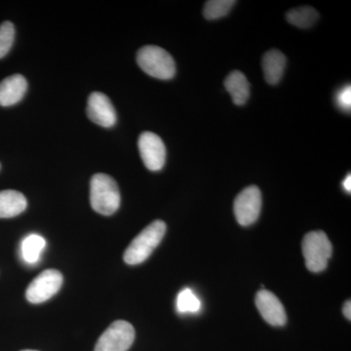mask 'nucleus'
<instances>
[{
  "mask_svg": "<svg viewBox=\"0 0 351 351\" xmlns=\"http://www.w3.org/2000/svg\"><path fill=\"white\" fill-rule=\"evenodd\" d=\"M90 202L97 213L110 216L120 206V191L117 182L107 174H96L90 184Z\"/></svg>",
  "mask_w": 351,
  "mask_h": 351,
  "instance_id": "f257e3e1",
  "label": "nucleus"
},
{
  "mask_svg": "<svg viewBox=\"0 0 351 351\" xmlns=\"http://www.w3.org/2000/svg\"><path fill=\"white\" fill-rule=\"evenodd\" d=\"M166 232V225L163 221H152L137 237L134 239L124 253V261L131 265L144 263L158 246Z\"/></svg>",
  "mask_w": 351,
  "mask_h": 351,
  "instance_id": "f03ea898",
  "label": "nucleus"
},
{
  "mask_svg": "<svg viewBox=\"0 0 351 351\" xmlns=\"http://www.w3.org/2000/svg\"><path fill=\"white\" fill-rule=\"evenodd\" d=\"M137 63L147 75L157 80H172L176 75L174 59L158 46L147 45L137 53Z\"/></svg>",
  "mask_w": 351,
  "mask_h": 351,
  "instance_id": "7ed1b4c3",
  "label": "nucleus"
},
{
  "mask_svg": "<svg viewBox=\"0 0 351 351\" xmlns=\"http://www.w3.org/2000/svg\"><path fill=\"white\" fill-rule=\"evenodd\" d=\"M332 252L331 242L326 233L321 230L307 233L302 240V253L307 269L311 271L321 272L326 269Z\"/></svg>",
  "mask_w": 351,
  "mask_h": 351,
  "instance_id": "20e7f679",
  "label": "nucleus"
},
{
  "mask_svg": "<svg viewBox=\"0 0 351 351\" xmlns=\"http://www.w3.org/2000/svg\"><path fill=\"white\" fill-rule=\"evenodd\" d=\"M135 339V329L124 320L113 322L101 334L94 351H128Z\"/></svg>",
  "mask_w": 351,
  "mask_h": 351,
  "instance_id": "39448f33",
  "label": "nucleus"
},
{
  "mask_svg": "<svg viewBox=\"0 0 351 351\" xmlns=\"http://www.w3.org/2000/svg\"><path fill=\"white\" fill-rule=\"evenodd\" d=\"M262 193L256 186L243 189L237 196L233 205L235 218L239 225L248 226L257 221L262 211Z\"/></svg>",
  "mask_w": 351,
  "mask_h": 351,
  "instance_id": "423d86ee",
  "label": "nucleus"
},
{
  "mask_svg": "<svg viewBox=\"0 0 351 351\" xmlns=\"http://www.w3.org/2000/svg\"><path fill=\"white\" fill-rule=\"evenodd\" d=\"M63 276L56 269H46L32 280L25 292L27 301L41 304L56 295L63 285Z\"/></svg>",
  "mask_w": 351,
  "mask_h": 351,
  "instance_id": "0eeeda50",
  "label": "nucleus"
},
{
  "mask_svg": "<svg viewBox=\"0 0 351 351\" xmlns=\"http://www.w3.org/2000/svg\"><path fill=\"white\" fill-rule=\"evenodd\" d=\"M138 145L143 162L147 169H162L166 161V147L158 135L152 132H144L138 138Z\"/></svg>",
  "mask_w": 351,
  "mask_h": 351,
  "instance_id": "6e6552de",
  "label": "nucleus"
},
{
  "mask_svg": "<svg viewBox=\"0 0 351 351\" xmlns=\"http://www.w3.org/2000/svg\"><path fill=\"white\" fill-rule=\"evenodd\" d=\"M87 115L94 123L105 128H110L117 123V112L107 95L93 92L87 104Z\"/></svg>",
  "mask_w": 351,
  "mask_h": 351,
  "instance_id": "1a4fd4ad",
  "label": "nucleus"
},
{
  "mask_svg": "<svg viewBox=\"0 0 351 351\" xmlns=\"http://www.w3.org/2000/svg\"><path fill=\"white\" fill-rule=\"evenodd\" d=\"M256 306L263 319L272 326H284L287 322L282 302L274 293L267 290L258 291L256 295Z\"/></svg>",
  "mask_w": 351,
  "mask_h": 351,
  "instance_id": "9d476101",
  "label": "nucleus"
},
{
  "mask_svg": "<svg viewBox=\"0 0 351 351\" xmlns=\"http://www.w3.org/2000/svg\"><path fill=\"white\" fill-rule=\"evenodd\" d=\"M27 80L22 75H13L0 82V106L10 107L24 98Z\"/></svg>",
  "mask_w": 351,
  "mask_h": 351,
  "instance_id": "9b49d317",
  "label": "nucleus"
},
{
  "mask_svg": "<svg viewBox=\"0 0 351 351\" xmlns=\"http://www.w3.org/2000/svg\"><path fill=\"white\" fill-rule=\"evenodd\" d=\"M286 57L281 51H267L263 58V71L265 80L270 85H276L283 77Z\"/></svg>",
  "mask_w": 351,
  "mask_h": 351,
  "instance_id": "f8f14e48",
  "label": "nucleus"
},
{
  "mask_svg": "<svg viewBox=\"0 0 351 351\" xmlns=\"http://www.w3.org/2000/svg\"><path fill=\"white\" fill-rule=\"evenodd\" d=\"M27 198L20 191H0V219L13 218L27 209Z\"/></svg>",
  "mask_w": 351,
  "mask_h": 351,
  "instance_id": "ddd939ff",
  "label": "nucleus"
},
{
  "mask_svg": "<svg viewBox=\"0 0 351 351\" xmlns=\"http://www.w3.org/2000/svg\"><path fill=\"white\" fill-rule=\"evenodd\" d=\"M225 87L237 106H243L250 97V84L241 71L230 73L226 78Z\"/></svg>",
  "mask_w": 351,
  "mask_h": 351,
  "instance_id": "4468645a",
  "label": "nucleus"
},
{
  "mask_svg": "<svg viewBox=\"0 0 351 351\" xmlns=\"http://www.w3.org/2000/svg\"><path fill=\"white\" fill-rule=\"evenodd\" d=\"M319 18V14L313 7L302 6L292 9L286 14V19L291 25L301 29H309Z\"/></svg>",
  "mask_w": 351,
  "mask_h": 351,
  "instance_id": "2eb2a0df",
  "label": "nucleus"
},
{
  "mask_svg": "<svg viewBox=\"0 0 351 351\" xmlns=\"http://www.w3.org/2000/svg\"><path fill=\"white\" fill-rule=\"evenodd\" d=\"M45 246L46 241L43 237L38 234L29 235L22 243L23 258L27 263H38Z\"/></svg>",
  "mask_w": 351,
  "mask_h": 351,
  "instance_id": "dca6fc26",
  "label": "nucleus"
},
{
  "mask_svg": "<svg viewBox=\"0 0 351 351\" xmlns=\"http://www.w3.org/2000/svg\"><path fill=\"white\" fill-rule=\"evenodd\" d=\"M235 4L234 0H209L205 3L203 15L207 20H218L228 15Z\"/></svg>",
  "mask_w": 351,
  "mask_h": 351,
  "instance_id": "f3484780",
  "label": "nucleus"
},
{
  "mask_svg": "<svg viewBox=\"0 0 351 351\" xmlns=\"http://www.w3.org/2000/svg\"><path fill=\"white\" fill-rule=\"evenodd\" d=\"M201 309V301L191 289L186 288L177 298V311L180 313H196Z\"/></svg>",
  "mask_w": 351,
  "mask_h": 351,
  "instance_id": "a211bd4d",
  "label": "nucleus"
},
{
  "mask_svg": "<svg viewBox=\"0 0 351 351\" xmlns=\"http://www.w3.org/2000/svg\"><path fill=\"white\" fill-rule=\"evenodd\" d=\"M15 39V27L11 22H4L0 25V59L5 57L12 47Z\"/></svg>",
  "mask_w": 351,
  "mask_h": 351,
  "instance_id": "6ab92c4d",
  "label": "nucleus"
},
{
  "mask_svg": "<svg viewBox=\"0 0 351 351\" xmlns=\"http://www.w3.org/2000/svg\"><path fill=\"white\" fill-rule=\"evenodd\" d=\"M337 104L341 110L348 112L351 108V88L350 85L339 90L336 97Z\"/></svg>",
  "mask_w": 351,
  "mask_h": 351,
  "instance_id": "aec40b11",
  "label": "nucleus"
},
{
  "mask_svg": "<svg viewBox=\"0 0 351 351\" xmlns=\"http://www.w3.org/2000/svg\"><path fill=\"white\" fill-rule=\"evenodd\" d=\"M343 315L346 316V319L351 320V302L350 301H346L345 306L343 308Z\"/></svg>",
  "mask_w": 351,
  "mask_h": 351,
  "instance_id": "412c9836",
  "label": "nucleus"
},
{
  "mask_svg": "<svg viewBox=\"0 0 351 351\" xmlns=\"http://www.w3.org/2000/svg\"><path fill=\"white\" fill-rule=\"evenodd\" d=\"M343 188H345L346 191H348V193H350L351 191V176L348 175V177L346 178L345 181H343Z\"/></svg>",
  "mask_w": 351,
  "mask_h": 351,
  "instance_id": "4be33fe9",
  "label": "nucleus"
},
{
  "mask_svg": "<svg viewBox=\"0 0 351 351\" xmlns=\"http://www.w3.org/2000/svg\"><path fill=\"white\" fill-rule=\"evenodd\" d=\"M22 351H38V350H22Z\"/></svg>",
  "mask_w": 351,
  "mask_h": 351,
  "instance_id": "5701e85b",
  "label": "nucleus"
}]
</instances>
